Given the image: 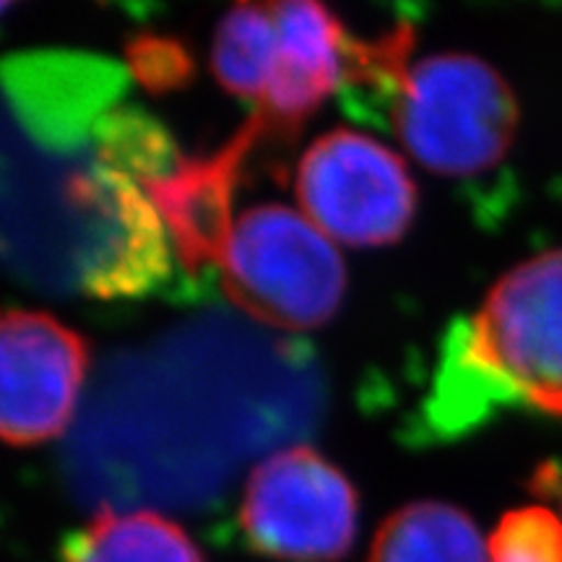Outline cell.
I'll return each instance as SVG.
<instances>
[{
    "label": "cell",
    "instance_id": "10",
    "mask_svg": "<svg viewBox=\"0 0 562 562\" xmlns=\"http://www.w3.org/2000/svg\"><path fill=\"white\" fill-rule=\"evenodd\" d=\"M368 562H490V554L469 513L451 503L419 501L385 518Z\"/></svg>",
    "mask_w": 562,
    "mask_h": 562
},
{
    "label": "cell",
    "instance_id": "7",
    "mask_svg": "<svg viewBox=\"0 0 562 562\" xmlns=\"http://www.w3.org/2000/svg\"><path fill=\"white\" fill-rule=\"evenodd\" d=\"M89 344L37 311H9L0 331V435L30 448L66 432L87 378Z\"/></svg>",
    "mask_w": 562,
    "mask_h": 562
},
{
    "label": "cell",
    "instance_id": "9",
    "mask_svg": "<svg viewBox=\"0 0 562 562\" xmlns=\"http://www.w3.org/2000/svg\"><path fill=\"white\" fill-rule=\"evenodd\" d=\"M279 55L258 112L269 133L292 138L341 83L344 30L326 5L307 0L271 3Z\"/></svg>",
    "mask_w": 562,
    "mask_h": 562
},
{
    "label": "cell",
    "instance_id": "5",
    "mask_svg": "<svg viewBox=\"0 0 562 562\" xmlns=\"http://www.w3.org/2000/svg\"><path fill=\"white\" fill-rule=\"evenodd\" d=\"M294 188L302 214L351 248L402 240L417 211V186L404 159L349 128L326 133L302 154Z\"/></svg>",
    "mask_w": 562,
    "mask_h": 562
},
{
    "label": "cell",
    "instance_id": "13",
    "mask_svg": "<svg viewBox=\"0 0 562 562\" xmlns=\"http://www.w3.org/2000/svg\"><path fill=\"white\" fill-rule=\"evenodd\" d=\"M102 165L123 175H136L138 182L161 178L178 167L170 138L157 123L138 112H115L102 123Z\"/></svg>",
    "mask_w": 562,
    "mask_h": 562
},
{
    "label": "cell",
    "instance_id": "12",
    "mask_svg": "<svg viewBox=\"0 0 562 562\" xmlns=\"http://www.w3.org/2000/svg\"><path fill=\"white\" fill-rule=\"evenodd\" d=\"M279 55L271 3H240L222 19L211 53V70L229 94L261 104Z\"/></svg>",
    "mask_w": 562,
    "mask_h": 562
},
{
    "label": "cell",
    "instance_id": "4",
    "mask_svg": "<svg viewBox=\"0 0 562 562\" xmlns=\"http://www.w3.org/2000/svg\"><path fill=\"white\" fill-rule=\"evenodd\" d=\"M357 490L307 446L271 453L250 472L240 526L250 550L279 562H339L357 539Z\"/></svg>",
    "mask_w": 562,
    "mask_h": 562
},
{
    "label": "cell",
    "instance_id": "1",
    "mask_svg": "<svg viewBox=\"0 0 562 562\" xmlns=\"http://www.w3.org/2000/svg\"><path fill=\"white\" fill-rule=\"evenodd\" d=\"M451 430L495 406L562 417V250L518 263L469 321L456 323L435 389Z\"/></svg>",
    "mask_w": 562,
    "mask_h": 562
},
{
    "label": "cell",
    "instance_id": "14",
    "mask_svg": "<svg viewBox=\"0 0 562 562\" xmlns=\"http://www.w3.org/2000/svg\"><path fill=\"white\" fill-rule=\"evenodd\" d=\"M490 562H562V518L544 505L508 510L487 539Z\"/></svg>",
    "mask_w": 562,
    "mask_h": 562
},
{
    "label": "cell",
    "instance_id": "3",
    "mask_svg": "<svg viewBox=\"0 0 562 562\" xmlns=\"http://www.w3.org/2000/svg\"><path fill=\"white\" fill-rule=\"evenodd\" d=\"M391 117L393 133L422 167L467 178L505 159L516 138L518 102L490 63L446 53L412 68Z\"/></svg>",
    "mask_w": 562,
    "mask_h": 562
},
{
    "label": "cell",
    "instance_id": "15",
    "mask_svg": "<svg viewBox=\"0 0 562 562\" xmlns=\"http://www.w3.org/2000/svg\"><path fill=\"white\" fill-rule=\"evenodd\" d=\"M125 60L140 87L151 94L182 89L191 83L195 66L188 47L175 37L161 34H136L125 42Z\"/></svg>",
    "mask_w": 562,
    "mask_h": 562
},
{
    "label": "cell",
    "instance_id": "2",
    "mask_svg": "<svg viewBox=\"0 0 562 562\" xmlns=\"http://www.w3.org/2000/svg\"><path fill=\"white\" fill-rule=\"evenodd\" d=\"M220 269L232 305L279 331L321 328L347 292V269L331 237L279 203L245 211Z\"/></svg>",
    "mask_w": 562,
    "mask_h": 562
},
{
    "label": "cell",
    "instance_id": "11",
    "mask_svg": "<svg viewBox=\"0 0 562 562\" xmlns=\"http://www.w3.org/2000/svg\"><path fill=\"white\" fill-rule=\"evenodd\" d=\"M63 562H203L186 529L154 510L102 508L63 544Z\"/></svg>",
    "mask_w": 562,
    "mask_h": 562
},
{
    "label": "cell",
    "instance_id": "8",
    "mask_svg": "<svg viewBox=\"0 0 562 562\" xmlns=\"http://www.w3.org/2000/svg\"><path fill=\"white\" fill-rule=\"evenodd\" d=\"M266 133L269 125L256 110L216 154L180 157L175 170L140 182L188 271L195 273L206 266H222L235 232L232 195L245 159Z\"/></svg>",
    "mask_w": 562,
    "mask_h": 562
},
{
    "label": "cell",
    "instance_id": "6",
    "mask_svg": "<svg viewBox=\"0 0 562 562\" xmlns=\"http://www.w3.org/2000/svg\"><path fill=\"white\" fill-rule=\"evenodd\" d=\"M66 193L83 220L79 271L91 297H138L165 281L170 235L144 188L100 161L74 175Z\"/></svg>",
    "mask_w": 562,
    "mask_h": 562
},
{
    "label": "cell",
    "instance_id": "16",
    "mask_svg": "<svg viewBox=\"0 0 562 562\" xmlns=\"http://www.w3.org/2000/svg\"><path fill=\"white\" fill-rule=\"evenodd\" d=\"M531 490L542 497H552L558 501L562 513V469L558 467H542L539 474L531 480Z\"/></svg>",
    "mask_w": 562,
    "mask_h": 562
}]
</instances>
